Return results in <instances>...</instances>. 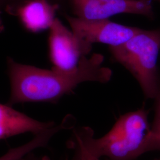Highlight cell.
<instances>
[{
	"label": "cell",
	"instance_id": "6da1fadb",
	"mask_svg": "<svg viewBox=\"0 0 160 160\" xmlns=\"http://www.w3.org/2000/svg\"><path fill=\"white\" fill-rule=\"evenodd\" d=\"M103 55L98 53L90 58L84 57L76 71L67 73L17 63L10 59L8 66L11 92L7 104L55 103L83 82L106 83L111 79L112 72L103 67Z\"/></svg>",
	"mask_w": 160,
	"mask_h": 160
},
{
	"label": "cell",
	"instance_id": "7a4b0ae2",
	"mask_svg": "<svg viewBox=\"0 0 160 160\" xmlns=\"http://www.w3.org/2000/svg\"><path fill=\"white\" fill-rule=\"evenodd\" d=\"M148 112L144 108L126 113L117 120L112 129L99 138L94 137L89 127L75 128L72 132L80 138L86 149L98 158L110 160H134L141 151L150 129Z\"/></svg>",
	"mask_w": 160,
	"mask_h": 160
},
{
	"label": "cell",
	"instance_id": "3957f363",
	"mask_svg": "<svg viewBox=\"0 0 160 160\" xmlns=\"http://www.w3.org/2000/svg\"><path fill=\"white\" fill-rule=\"evenodd\" d=\"M115 61L128 69L137 80L148 98H154L160 88L157 61L160 50V29H140L119 46L109 48Z\"/></svg>",
	"mask_w": 160,
	"mask_h": 160
},
{
	"label": "cell",
	"instance_id": "277c9868",
	"mask_svg": "<svg viewBox=\"0 0 160 160\" xmlns=\"http://www.w3.org/2000/svg\"><path fill=\"white\" fill-rule=\"evenodd\" d=\"M92 45L81 39L56 18L49 37L52 68L67 73L74 72L81 59L92 51Z\"/></svg>",
	"mask_w": 160,
	"mask_h": 160
},
{
	"label": "cell",
	"instance_id": "5b68a950",
	"mask_svg": "<svg viewBox=\"0 0 160 160\" xmlns=\"http://www.w3.org/2000/svg\"><path fill=\"white\" fill-rule=\"evenodd\" d=\"M72 32L86 42L92 45L102 43L109 46H119L130 39L141 29L127 26L104 20H87L67 15Z\"/></svg>",
	"mask_w": 160,
	"mask_h": 160
},
{
	"label": "cell",
	"instance_id": "8992f818",
	"mask_svg": "<svg viewBox=\"0 0 160 160\" xmlns=\"http://www.w3.org/2000/svg\"><path fill=\"white\" fill-rule=\"evenodd\" d=\"M77 17L104 20L127 13L154 17L153 0H68Z\"/></svg>",
	"mask_w": 160,
	"mask_h": 160
},
{
	"label": "cell",
	"instance_id": "52a82bcc",
	"mask_svg": "<svg viewBox=\"0 0 160 160\" xmlns=\"http://www.w3.org/2000/svg\"><path fill=\"white\" fill-rule=\"evenodd\" d=\"M59 8L58 4L49 0H26L13 6H8L6 10L18 17L23 27L32 33H39L51 28Z\"/></svg>",
	"mask_w": 160,
	"mask_h": 160
},
{
	"label": "cell",
	"instance_id": "ba28073f",
	"mask_svg": "<svg viewBox=\"0 0 160 160\" xmlns=\"http://www.w3.org/2000/svg\"><path fill=\"white\" fill-rule=\"evenodd\" d=\"M55 125L53 122L36 120L7 104L0 103V140L26 133L36 135Z\"/></svg>",
	"mask_w": 160,
	"mask_h": 160
},
{
	"label": "cell",
	"instance_id": "9c48e42d",
	"mask_svg": "<svg viewBox=\"0 0 160 160\" xmlns=\"http://www.w3.org/2000/svg\"><path fill=\"white\" fill-rule=\"evenodd\" d=\"M155 99L154 119L144 139L141 155L149 151H160V88Z\"/></svg>",
	"mask_w": 160,
	"mask_h": 160
},
{
	"label": "cell",
	"instance_id": "30bf717a",
	"mask_svg": "<svg viewBox=\"0 0 160 160\" xmlns=\"http://www.w3.org/2000/svg\"><path fill=\"white\" fill-rule=\"evenodd\" d=\"M48 142V138L45 135L39 134L35 135L29 142L8 150L5 154L0 157V160H20L36 149L45 147Z\"/></svg>",
	"mask_w": 160,
	"mask_h": 160
},
{
	"label": "cell",
	"instance_id": "8fae6325",
	"mask_svg": "<svg viewBox=\"0 0 160 160\" xmlns=\"http://www.w3.org/2000/svg\"><path fill=\"white\" fill-rule=\"evenodd\" d=\"M67 146L73 151V155L70 160H100L88 151L80 138L73 132L67 142Z\"/></svg>",
	"mask_w": 160,
	"mask_h": 160
},
{
	"label": "cell",
	"instance_id": "7c38bea8",
	"mask_svg": "<svg viewBox=\"0 0 160 160\" xmlns=\"http://www.w3.org/2000/svg\"><path fill=\"white\" fill-rule=\"evenodd\" d=\"M18 160H42V158H39L35 155L33 154V152L25 155Z\"/></svg>",
	"mask_w": 160,
	"mask_h": 160
},
{
	"label": "cell",
	"instance_id": "4fadbf2b",
	"mask_svg": "<svg viewBox=\"0 0 160 160\" xmlns=\"http://www.w3.org/2000/svg\"><path fill=\"white\" fill-rule=\"evenodd\" d=\"M8 2V4L7 6H13V5H16L17 4H19L23 1H26V0H7Z\"/></svg>",
	"mask_w": 160,
	"mask_h": 160
},
{
	"label": "cell",
	"instance_id": "5bb4252c",
	"mask_svg": "<svg viewBox=\"0 0 160 160\" xmlns=\"http://www.w3.org/2000/svg\"><path fill=\"white\" fill-rule=\"evenodd\" d=\"M4 25H3L2 22V20H1V18H0V32H2V31L4 30Z\"/></svg>",
	"mask_w": 160,
	"mask_h": 160
},
{
	"label": "cell",
	"instance_id": "9a60e30c",
	"mask_svg": "<svg viewBox=\"0 0 160 160\" xmlns=\"http://www.w3.org/2000/svg\"><path fill=\"white\" fill-rule=\"evenodd\" d=\"M42 160H51L50 158L46 156H45L43 157H42Z\"/></svg>",
	"mask_w": 160,
	"mask_h": 160
},
{
	"label": "cell",
	"instance_id": "2e32d148",
	"mask_svg": "<svg viewBox=\"0 0 160 160\" xmlns=\"http://www.w3.org/2000/svg\"><path fill=\"white\" fill-rule=\"evenodd\" d=\"M156 1H158L159 2H160V0H156Z\"/></svg>",
	"mask_w": 160,
	"mask_h": 160
}]
</instances>
